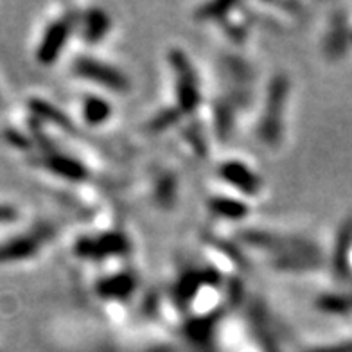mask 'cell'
<instances>
[{"instance_id": "cell-1", "label": "cell", "mask_w": 352, "mask_h": 352, "mask_svg": "<svg viewBox=\"0 0 352 352\" xmlns=\"http://www.w3.org/2000/svg\"><path fill=\"white\" fill-rule=\"evenodd\" d=\"M287 98H289V79L286 76H275L268 87L263 117L259 122V139L270 148H275L283 139V113Z\"/></svg>"}, {"instance_id": "cell-2", "label": "cell", "mask_w": 352, "mask_h": 352, "mask_svg": "<svg viewBox=\"0 0 352 352\" xmlns=\"http://www.w3.org/2000/svg\"><path fill=\"white\" fill-rule=\"evenodd\" d=\"M169 65L175 70V85H176V101H178V110L184 116H189L201 102V88H199V79L196 74L195 67L189 61L186 52L180 49H173L169 52Z\"/></svg>"}, {"instance_id": "cell-3", "label": "cell", "mask_w": 352, "mask_h": 352, "mask_svg": "<svg viewBox=\"0 0 352 352\" xmlns=\"http://www.w3.org/2000/svg\"><path fill=\"white\" fill-rule=\"evenodd\" d=\"M74 74L81 79L101 85L102 88L116 94H126L130 90V79L121 70L108 65L104 61L94 60L90 56H81L74 61Z\"/></svg>"}, {"instance_id": "cell-4", "label": "cell", "mask_w": 352, "mask_h": 352, "mask_svg": "<svg viewBox=\"0 0 352 352\" xmlns=\"http://www.w3.org/2000/svg\"><path fill=\"white\" fill-rule=\"evenodd\" d=\"M74 23L76 20L69 14L49 23V28L45 29L42 42H40L36 51V60L42 65H52L54 61H58L60 54L65 49L67 42H69L70 34H72Z\"/></svg>"}, {"instance_id": "cell-5", "label": "cell", "mask_w": 352, "mask_h": 352, "mask_svg": "<svg viewBox=\"0 0 352 352\" xmlns=\"http://www.w3.org/2000/svg\"><path fill=\"white\" fill-rule=\"evenodd\" d=\"M51 237V228L40 227L34 228L29 234L13 237L10 241L0 245V264L16 263V261H25L29 257H34L42 250L45 241Z\"/></svg>"}, {"instance_id": "cell-6", "label": "cell", "mask_w": 352, "mask_h": 352, "mask_svg": "<svg viewBox=\"0 0 352 352\" xmlns=\"http://www.w3.org/2000/svg\"><path fill=\"white\" fill-rule=\"evenodd\" d=\"M130 250V241L128 237L121 232H110V234H102L96 239H81L78 243V252L81 257H90V259H99L102 257H110V255H124Z\"/></svg>"}, {"instance_id": "cell-7", "label": "cell", "mask_w": 352, "mask_h": 352, "mask_svg": "<svg viewBox=\"0 0 352 352\" xmlns=\"http://www.w3.org/2000/svg\"><path fill=\"white\" fill-rule=\"evenodd\" d=\"M219 176L245 196H257L263 189L259 175H255L250 167L239 160H228V162L221 164Z\"/></svg>"}, {"instance_id": "cell-8", "label": "cell", "mask_w": 352, "mask_h": 352, "mask_svg": "<svg viewBox=\"0 0 352 352\" xmlns=\"http://www.w3.org/2000/svg\"><path fill=\"white\" fill-rule=\"evenodd\" d=\"M40 164H42L45 169H49L52 175L60 176L63 180L85 182L88 178V169L83 164L79 162V160H76V158L69 157V155L58 153V151L40 158Z\"/></svg>"}, {"instance_id": "cell-9", "label": "cell", "mask_w": 352, "mask_h": 352, "mask_svg": "<svg viewBox=\"0 0 352 352\" xmlns=\"http://www.w3.org/2000/svg\"><path fill=\"white\" fill-rule=\"evenodd\" d=\"M111 19L107 11L101 8H92L83 14V23H81V34L87 42L96 43L101 42L102 38L110 33Z\"/></svg>"}, {"instance_id": "cell-10", "label": "cell", "mask_w": 352, "mask_h": 352, "mask_svg": "<svg viewBox=\"0 0 352 352\" xmlns=\"http://www.w3.org/2000/svg\"><path fill=\"white\" fill-rule=\"evenodd\" d=\"M137 280L130 272L111 275L98 283V293L104 298H128L133 295Z\"/></svg>"}, {"instance_id": "cell-11", "label": "cell", "mask_w": 352, "mask_h": 352, "mask_svg": "<svg viewBox=\"0 0 352 352\" xmlns=\"http://www.w3.org/2000/svg\"><path fill=\"white\" fill-rule=\"evenodd\" d=\"M209 209L218 218L230 219V221H239L245 219L250 212V207L245 201H239L236 198H228V196H214L209 199Z\"/></svg>"}, {"instance_id": "cell-12", "label": "cell", "mask_w": 352, "mask_h": 352, "mask_svg": "<svg viewBox=\"0 0 352 352\" xmlns=\"http://www.w3.org/2000/svg\"><path fill=\"white\" fill-rule=\"evenodd\" d=\"M81 113L88 126H101L111 117V104L99 96H87L83 99Z\"/></svg>"}, {"instance_id": "cell-13", "label": "cell", "mask_w": 352, "mask_h": 352, "mask_svg": "<svg viewBox=\"0 0 352 352\" xmlns=\"http://www.w3.org/2000/svg\"><path fill=\"white\" fill-rule=\"evenodd\" d=\"M205 280L204 274H198V272H189L187 275L178 280L176 284V297L182 304H189V300L195 298V295L198 293V287L201 286V283Z\"/></svg>"}, {"instance_id": "cell-14", "label": "cell", "mask_w": 352, "mask_h": 352, "mask_svg": "<svg viewBox=\"0 0 352 352\" xmlns=\"http://www.w3.org/2000/svg\"><path fill=\"white\" fill-rule=\"evenodd\" d=\"M176 180L173 175H164L160 176L155 184V199L164 207H171L176 199Z\"/></svg>"}, {"instance_id": "cell-15", "label": "cell", "mask_w": 352, "mask_h": 352, "mask_svg": "<svg viewBox=\"0 0 352 352\" xmlns=\"http://www.w3.org/2000/svg\"><path fill=\"white\" fill-rule=\"evenodd\" d=\"M182 116H184V113H182L178 108H167V110H162L149 121V131H153V133H162V131L169 130L171 126H175L176 122L180 121Z\"/></svg>"}, {"instance_id": "cell-16", "label": "cell", "mask_w": 352, "mask_h": 352, "mask_svg": "<svg viewBox=\"0 0 352 352\" xmlns=\"http://www.w3.org/2000/svg\"><path fill=\"white\" fill-rule=\"evenodd\" d=\"M216 128H218V135L221 139H227L232 133V121H234V113L228 104H218L216 108Z\"/></svg>"}, {"instance_id": "cell-17", "label": "cell", "mask_w": 352, "mask_h": 352, "mask_svg": "<svg viewBox=\"0 0 352 352\" xmlns=\"http://www.w3.org/2000/svg\"><path fill=\"white\" fill-rule=\"evenodd\" d=\"M318 306L320 309L327 311V313H342V311L347 309V304L345 300L338 297H333V295H325L318 300Z\"/></svg>"}, {"instance_id": "cell-18", "label": "cell", "mask_w": 352, "mask_h": 352, "mask_svg": "<svg viewBox=\"0 0 352 352\" xmlns=\"http://www.w3.org/2000/svg\"><path fill=\"white\" fill-rule=\"evenodd\" d=\"M345 36H347L345 28H343L342 23H338V25L334 28V34H331V36L327 38V49H329L331 54H336V52L342 49L343 42H345Z\"/></svg>"}, {"instance_id": "cell-19", "label": "cell", "mask_w": 352, "mask_h": 352, "mask_svg": "<svg viewBox=\"0 0 352 352\" xmlns=\"http://www.w3.org/2000/svg\"><path fill=\"white\" fill-rule=\"evenodd\" d=\"M309 352H352V343H340V345H331V347L313 349Z\"/></svg>"}]
</instances>
